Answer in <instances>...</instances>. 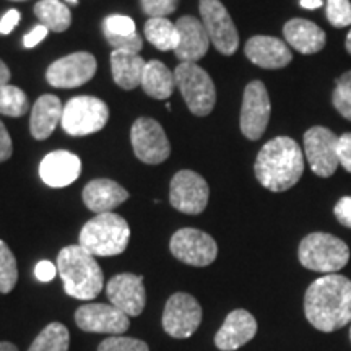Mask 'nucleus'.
<instances>
[{"instance_id":"f257e3e1","label":"nucleus","mask_w":351,"mask_h":351,"mask_svg":"<svg viewBox=\"0 0 351 351\" xmlns=\"http://www.w3.org/2000/svg\"><path fill=\"white\" fill-rule=\"evenodd\" d=\"M304 314L320 332H335L351 322V280L343 275H322L307 288Z\"/></svg>"},{"instance_id":"f03ea898","label":"nucleus","mask_w":351,"mask_h":351,"mask_svg":"<svg viewBox=\"0 0 351 351\" xmlns=\"http://www.w3.org/2000/svg\"><path fill=\"white\" fill-rule=\"evenodd\" d=\"M254 173L269 191H288L300 182L304 173V152L289 137L271 138L258 152Z\"/></svg>"},{"instance_id":"7ed1b4c3","label":"nucleus","mask_w":351,"mask_h":351,"mask_svg":"<svg viewBox=\"0 0 351 351\" xmlns=\"http://www.w3.org/2000/svg\"><path fill=\"white\" fill-rule=\"evenodd\" d=\"M57 274L62 278L65 293L75 300L91 301L103 289V270L95 256L85 251L80 244L67 245L59 252Z\"/></svg>"},{"instance_id":"20e7f679","label":"nucleus","mask_w":351,"mask_h":351,"mask_svg":"<svg viewBox=\"0 0 351 351\" xmlns=\"http://www.w3.org/2000/svg\"><path fill=\"white\" fill-rule=\"evenodd\" d=\"M130 228L121 215L99 213L82 228L78 244L95 257L119 256L127 249Z\"/></svg>"},{"instance_id":"39448f33","label":"nucleus","mask_w":351,"mask_h":351,"mask_svg":"<svg viewBox=\"0 0 351 351\" xmlns=\"http://www.w3.org/2000/svg\"><path fill=\"white\" fill-rule=\"evenodd\" d=\"M301 265L324 275L337 274L350 261V247L337 236L328 232H311L301 241L298 249Z\"/></svg>"},{"instance_id":"423d86ee","label":"nucleus","mask_w":351,"mask_h":351,"mask_svg":"<svg viewBox=\"0 0 351 351\" xmlns=\"http://www.w3.org/2000/svg\"><path fill=\"white\" fill-rule=\"evenodd\" d=\"M176 86L181 91L189 111L199 117L208 116L217 104V88L212 77L192 62H181L174 70Z\"/></svg>"},{"instance_id":"0eeeda50","label":"nucleus","mask_w":351,"mask_h":351,"mask_svg":"<svg viewBox=\"0 0 351 351\" xmlns=\"http://www.w3.org/2000/svg\"><path fill=\"white\" fill-rule=\"evenodd\" d=\"M109 119V108L95 96H75L64 106L62 129L72 137H85L103 130Z\"/></svg>"},{"instance_id":"6e6552de","label":"nucleus","mask_w":351,"mask_h":351,"mask_svg":"<svg viewBox=\"0 0 351 351\" xmlns=\"http://www.w3.org/2000/svg\"><path fill=\"white\" fill-rule=\"evenodd\" d=\"M199 8L210 43L219 54H234L239 47V33L226 7L219 0H200Z\"/></svg>"},{"instance_id":"1a4fd4ad","label":"nucleus","mask_w":351,"mask_h":351,"mask_svg":"<svg viewBox=\"0 0 351 351\" xmlns=\"http://www.w3.org/2000/svg\"><path fill=\"white\" fill-rule=\"evenodd\" d=\"M337 134L324 125H314L306 130L302 142H304V156L311 166V171L319 178H332L339 168V156H337Z\"/></svg>"},{"instance_id":"9d476101","label":"nucleus","mask_w":351,"mask_h":351,"mask_svg":"<svg viewBox=\"0 0 351 351\" xmlns=\"http://www.w3.org/2000/svg\"><path fill=\"white\" fill-rule=\"evenodd\" d=\"M130 142L135 156L147 165H161L171 155V143L163 127L152 117H140L134 122Z\"/></svg>"},{"instance_id":"9b49d317","label":"nucleus","mask_w":351,"mask_h":351,"mask_svg":"<svg viewBox=\"0 0 351 351\" xmlns=\"http://www.w3.org/2000/svg\"><path fill=\"white\" fill-rule=\"evenodd\" d=\"M210 187L199 173L182 169L174 174L169 186V202L173 208L186 215H200L207 208Z\"/></svg>"},{"instance_id":"f8f14e48","label":"nucleus","mask_w":351,"mask_h":351,"mask_svg":"<svg viewBox=\"0 0 351 351\" xmlns=\"http://www.w3.org/2000/svg\"><path fill=\"white\" fill-rule=\"evenodd\" d=\"M271 104L265 85L261 80H254L245 86L241 106L239 127L245 138L258 140L265 134L270 121Z\"/></svg>"},{"instance_id":"ddd939ff","label":"nucleus","mask_w":351,"mask_h":351,"mask_svg":"<svg viewBox=\"0 0 351 351\" xmlns=\"http://www.w3.org/2000/svg\"><path fill=\"white\" fill-rule=\"evenodd\" d=\"M171 254L187 265L207 267L218 256V245L212 236L195 228H182L169 241Z\"/></svg>"},{"instance_id":"4468645a","label":"nucleus","mask_w":351,"mask_h":351,"mask_svg":"<svg viewBox=\"0 0 351 351\" xmlns=\"http://www.w3.org/2000/svg\"><path fill=\"white\" fill-rule=\"evenodd\" d=\"M202 322L199 301L187 293H176L168 300L163 311V328L173 339H189Z\"/></svg>"},{"instance_id":"2eb2a0df","label":"nucleus","mask_w":351,"mask_h":351,"mask_svg":"<svg viewBox=\"0 0 351 351\" xmlns=\"http://www.w3.org/2000/svg\"><path fill=\"white\" fill-rule=\"evenodd\" d=\"M96 73V59L90 52H73L56 60L46 72V80L54 88H78Z\"/></svg>"},{"instance_id":"dca6fc26","label":"nucleus","mask_w":351,"mask_h":351,"mask_svg":"<svg viewBox=\"0 0 351 351\" xmlns=\"http://www.w3.org/2000/svg\"><path fill=\"white\" fill-rule=\"evenodd\" d=\"M75 322L83 332L109 333V335H122L129 330V315L114 307L112 304H83L77 309Z\"/></svg>"},{"instance_id":"f3484780","label":"nucleus","mask_w":351,"mask_h":351,"mask_svg":"<svg viewBox=\"0 0 351 351\" xmlns=\"http://www.w3.org/2000/svg\"><path fill=\"white\" fill-rule=\"evenodd\" d=\"M108 300L129 317H137L147 304V291L143 276L134 274H119L109 280L106 287Z\"/></svg>"},{"instance_id":"a211bd4d","label":"nucleus","mask_w":351,"mask_h":351,"mask_svg":"<svg viewBox=\"0 0 351 351\" xmlns=\"http://www.w3.org/2000/svg\"><path fill=\"white\" fill-rule=\"evenodd\" d=\"M244 54L254 65L267 70L285 69L293 60L288 44L275 36H252L245 43Z\"/></svg>"},{"instance_id":"6ab92c4d","label":"nucleus","mask_w":351,"mask_h":351,"mask_svg":"<svg viewBox=\"0 0 351 351\" xmlns=\"http://www.w3.org/2000/svg\"><path fill=\"white\" fill-rule=\"evenodd\" d=\"M257 333V320L251 313L236 309L226 315L225 322L215 335V345L221 351H236L249 343Z\"/></svg>"},{"instance_id":"aec40b11","label":"nucleus","mask_w":351,"mask_h":351,"mask_svg":"<svg viewBox=\"0 0 351 351\" xmlns=\"http://www.w3.org/2000/svg\"><path fill=\"white\" fill-rule=\"evenodd\" d=\"M176 28L179 33V44L174 51L176 57L181 62L197 64V60L207 54L210 47V38L204 23L195 16L186 15L178 20Z\"/></svg>"},{"instance_id":"412c9836","label":"nucleus","mask_w":351,"mask_h":351,"mask_svg":"<svg viewBox=\"0 0 351 351\" xmlns=\"http://www.w3.org/2000/svg\"><path fill=\"white\" fill-rule=\"evenodd\" d=\"M82 173L80 158L65 150L52 152L43 158L39 176L49 187H65L75 182Z\"/></svg>"},{"instance_id":"4be33fe9","label":"nucleus","mask_w":351,"mask_h":351,"mask_svg":"<svg viewBox=\"0 0 351 351\" xmlns=\"http://www.w3.org/2000/svg\"><path fill=\"white\" fill-rule=\"evenodd\" d=\"M285 41L289 47L304 56L317 54L326 47L327 34L314 21L306 19H293L283 26Z\"/></svg>"},{"instance_id":"5701e85b","label":"nucleus","mask_w":351,"mask_h":351,"mask_svg":"<svg viewBox=\"0 0 351 351\" xmlns=\"http://www.w3.org/2000/svg\"><path fill=\"white\" fill-rule=\"evenodd\" d=\"M129 199V192L111 179H95L83 189V202L86 208L99 213H109Z\"/></svg>"},{"instance_id":"b1692460","label":"nucleus","mask_w":351,"mask_h":351,"mask_svg":"<svg viewBox=\"0 0 351 351\" xmlns=\"http://www.w3.org/2000/svg\"><path fill=\"white\" fill-rule=\"evenodd\" d=\"M103 33L114 51H142L143 41L137 33L134 20L125 15H109L103 21Z\"/></svg>"},{"instance_id":"393cba45","label":"nucleus","mask_w":351,"mask_h":351,"mask_svg":"<svg viewBox=\"0 0 351 351\" xmlns=\"http://www.w3.org/2000/svg\"><path fill=\"white\" fill-rule=\"evenodd\" d=\"M64 106L60 99L54 95L39 96L34 103L32 117H29V130L36 140H44L51 137L57 124L62 121Z\"/></svg>"},{"instance_id":"a878e982","label":"nucleus","mask_w":351,"mask_h":351,"mask_svg":"<svg viewBox=\"0 0 351 351\" xmlns=\"http://www.w3.org/2000/svg\"><path fill=\"white\" fill-rule=\"evenodd\" d=\"M147 60H143L137 52L112 51L111 52V70L112 78L117 86L130 91L142 85V75Z\"/></svg>"},{"instance_id":"bb28decb","label":"nucleus","mask_w":351,"mask_h":351,"mask_svg":"<svg viewBox=\"0 0 351 351\" xmlns=\"http://www.w3.org/2000/svg\"><path fill=\"white\" fill-rule=\"evenodd\" d=\"M143 91L155 99H168L174 93L176 77L174 72L166 67L160 60L147 62L142 75Z\"/></svg>"},{"instance_id":"cd10ccee","label":"nucleus","mask_w":351,"mask_h":351,"mask_svg":"<svg viewBox=\"0 0 351 351\" xmlns=\"http://www.w3.org/2000/svg\"><path fill=\"white\" fill-rule=\"evenodd\" d=\"M34 15L49 32L62 33L72 23V13L60 0H39L34 5Z\"/></svg>"},{"instance_id":"c85d7f7f","label":"nucleus","mask_w":351,"mask_h":351,"mask_svg":"<svg viewBox=\"0 0 351 351\" xmlns=\"http://www.w3.org/2000/svg\"><path fill=\"white\" fill-rule=\"evenodd\" d=\"M147 41L160 51H176L179 44V33L176 23L168 19H150L143 28Z\"/></svg>"},{"instance_id":"c756f323","label":"nucleus","mask_w":351,"mask_h":351,"mask_svg":"<svg viewBox=\"0 0 351 351\" xmlns=\"http://www.w3.org/2000/svg\"><path fill=\"white\" fill-rule=\"evenodd\" d=\"M69 328L60 322H52L43 328L28 351H69Z\"/></svg>"},{"instance_id":"7c9ffc66","label":"nucleus","mask_w":351,"mask_h":351,"mask_svg":"<svg viewBox=\"0 0 351 351\" xmlns=\"http://www.w3.org/2000/svg\"><path fill=\"white\" fill-rule=\"evenodd\" d=\"M29 101L23 90L13 85L0 86V114L8 117H21L28 112Z\"/></svg>"},{"instance_id":"2f4dec72","label":"nucleus","mask_w":351,"mask_h":351,"mask_svg":"<svg viewBox=\"0 0 351 351\" xmlns=\"http://www.w3.org/2000/svg\"><path fill=\"white\" fill-rule=\"evenodd\" d=\"M19 282V267L10 247L0 239V293L7 295Z\"/></svg>"},{"instance_id":"473e14b6","label":"nucleus","mask_w":351,"mask_h":351,"mask_svg":"<svg viewBox=\"0 0 351 351\" xmlns=\"http://www.w3.org/2000/svg\"><path fill=\"white\" fill-rule=\"evenodd\" d=\"M332 104L343 119L351 122V70L337 78L332 91Z\"/></svg>"},{"instance_id":"72a5a7b5","label":"nucleus","mask_w":351,"mask_h":351,"mask_svg":"<svg viewBox=\"0 0 351 351\" xmlns=\"http://www.w3.org/2000/svg\"><path fill=\"white\" fill-rule=\"evenodd\" d=\"M326 16L333 28H346L351 25L350 0H327Z\"/></svg>"},{"instance_id":"f704fd0d","label":"nucleus","mask_w":351,"mask_h":351,"mask_svg":"<svg viewBox=\"0 0 351 351\" xmlns=\"http://www.w3.org/2000/svg\"><path fill=\"white\" fill-rule=\"evenodd\" d=\"M98 351H150L143 340L130 337H109L98 346Z\"/></svg>"},{"instance_id":"c9c22d12","label":"nucleus","mask_w":351,"mask_h":351,"mask_svg":"<svg viewBox=\"0 0 351 351\" xmlns=\"http://www.w3.org/2000/svg\"><path fill=\"white\" fill-rule=\"evenodd\" d=\"M140 5L145 15L150 19H166L176 12L179 0H140Z\"/></svg>"},{"instance_id":"e433bc0d","label":"nucleus","mask_w":351,"mask_h":351,"mask_svg":"<svg viewBox=\"0 0 351 351\" xmlns=\"http://www.w3.org/2000/svg\"><path fill=\"white\" fill-rule=\"evenodd\" d=\"M337 156H339V163L341 168L351 174V132L339 135V140H337Z\"/></svg>"},{"instance_id":"4c0bfd02","label":"nucleus","mask_w":351,"mask_h":351,"mask_svg":"<svg viewBox=\"0 0 351 351\" xmlns=\"http://www.w3.org/2000/svg\"><path fill=\"white\" fill-rule=\"evenodd\" d=\"M333 213H335L337 219H339L340 225L345 228H350L351 230V197H341V199L337 202L335 207H333Z\"/></svg>"},{"instance_id":"58836bf2","label":"nucleus","mask_w":351,"mask_h":351,"mask_svg":"<svg viewBox=\"0 0 351 351\" xmlns=\"http://www.w3.org/2000/svg\"><path fill=\"white\" fill-rule=\"evenodd\" d=\"M13 153V145L10 134H8L7 127L3 125V122L0 121V163L10 160Z\"/></svg>"},{"instance_id":"ea45409f","label":"nucleus","mask_w":351,"mask_h":351,"mask_svg":"<svg viewBox=\"0 0 351 351\" xmlns=\"http://www.w3.org/2000/svg\"><path fill=\"white\" fill-rule=\"evenodd\" d=\"M34 275H36V278L43 283L52 282L57 275V265H54V263L49 261H41L36 265V269H34Z\"/></svg>"},{"instance_id":"a19ab883","label":"nucleus","mask_w":351,"mask_h":351,"mask_svg":"<svg viewBox=\"0 0 351 351\" xmlns=\"http://www.w3.org/2000/svg\"><path fill=\"white\" fill-rule=\"evenodd\" d=\"M47 32H49V29H47L44 25L34 26L32 32H29L28 34H25V38H23V44H25L26 49H33V47H36L38 44L47 36Z\"/></svg>"},{"instance_id":"79ce46f5","label":"nucleus","mask_w":351,"mask_h":351,"mask_svg":"<svg viewBox=\"0 0 351 351\" xmlns=\"http://www.w3.org/2000/svg\"><path fill=\"white\" fill-rule=\"evenodd\" d=\"M20 21L19 10H8L0 20V34H10Z\"/></svg>"},{"instance_id":"37998d69","label":"nucleus","mask_w":351,"mask_h":351,"mask_svg":"<svg viewBox=\"0 0 351 351\" xmlns=\"http://www.w3.org/2000/svg\"><path fill=\"white\" fill-rule=\"evenodd\" d=\"M10 77H12L10 70H8L5 62H3V60L0 59V86L8 85V80H10Z\"/></svg>"},{"instance_id":"c03bdc74","label":"nucleus","mask_w":351,"mask_h":351,"mask_svg":"<svg viewBox=\"0 0 351 351\" xmlns=\"http://www.w3.org/2000/svg\"><path fill=\"white\" fill-rule=\"evenodd\" d=\"M300 5L306 10H317L324 5V0H300Z\"/></svg>"},{"instance_id":"a18cd8bd","label":"nucleus","mask_w":351,"mask_h":351,"mask_svg":"<svg viewBox=\"0 0 351 351\" xmlns=\"http://www.w3.org/2000/svg\"><path fill=\"white\" fill-rule=\"evenodd\" d=\"M0 351H19V348L10 341H0Z\"/></svg>"},{"instance_id":"49530a36","label":"nucleus","mask_w":351,"mask_h":351,"mask_svg":"<svg viewBox=\"0 0 351 351\" xmlns=\"http://www.w3.org/2000/svg\"><path fill=\"white\" fill-rule=\"evenodd\" d=\"M345 49L348 54L351 56V29L348 32V34H346V39H345Z\"/></svg>"},{"instance_id":"de8ad7c7","label":"nucleus","mask_w":351,"mask_h":351,"mask_svg":"<svg viewBox=\"0 0 351 351\" xmlns=\"http://www.w3.org/2000/svg\"><path fill=\"white\" fill-rule=\"evenodd\" d=\"M67 2H69V3H73V5H77L78 0H67Z\"/></svg>"},{"instance_id":"09e8293b","label":"nucleus","mask_w":351,"mask_h":351,"mask_svg":"<svg viewBox=\"0 0 351 351\" xmlns=\"http://www.w3.org/2000/svg\"><path fill=\"white\" fill-rule=\"evenodd\" d=\"M12 2H25V0H12Z\"/></svg>"},{"instance_id":"8fccbe9b","label":"nucleus","mask_w":351,"mask_h":351,"mask_svg":"<svg viewBox=\"0 0 351 351\" xmlns=\"http://www.w3.org/2000/svg\"><path fill=\"white\" fill-rule=\"evenodd\" d=\"M350 340H351V328H350Z\"/></svg>"}]
</instances>
